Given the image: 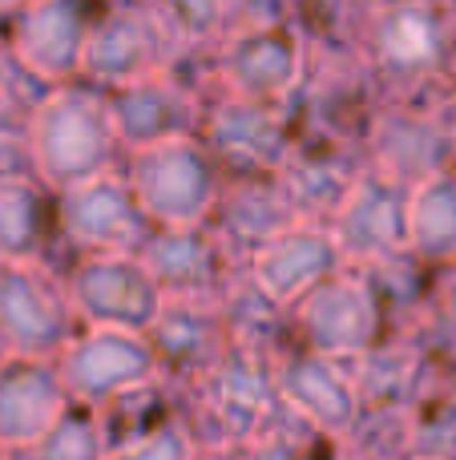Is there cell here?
<instances>
[{"label": "cell", "instance_id": "6da1fadb", "mask_svg": "<svg viewBox=\"0 0 456 460\" xmlns=\"http://www.w3.org/2000/svg\"><path fill=\"white\" fill-rule=\"evenodd\" d=\"M178 392V420L198 453H242L283 412L275 359L250 348H231L210 372Z\"/></svg>", "mask_w": 456, "mask_h": 460}, {"label": "cell", "instance_id": "7a4b0ae2", "mask_svg": "<svg viewBox=\"0 0 456 460\" xmlns=\"http://www.w3.org/2000/svg\"><path fill=\"white\" fill-rule=\"evenodd\" d=\"M121 137L113 129L101 89L81 81L53 85L29 118V170L53 194L110 174Z\"/></svg>", "mask_w": 456, "mask_h": 460}, {"label": "cell", "instance_id": "3957f363", "mask_svg": "<svg viewBox=\"0 0 456 460\" xmlns=\"http://www.w3.org/2000/svg\"><path fill=\"white\" fill-rule=\"evenodd\" d=\"M215 154L194 134L166 137V142L129 150L126 178L142 202L145 218L158 230H190L206 226L226 190Z\"/></svg>", "mask_w": 456, "mask_h": 460}, {"label": "cell", "instance_id": "277c9868", "mask_svg": "<svg viewBox=\"0 0 456 460\" xmlns=\"http://www.w3.org/2000/svg\"><path fill=\"white\" fill-rule=\"evenodd\" d=\"M307 65H311L307 29L287 16H275L226 37L210 61V77L226 97L291 110L307 81Z\"/></svg>", "mask_w": 456, "mask_h": 460}, {"label": "cell", "instance_id": "5b68a950", "mask_svg": "<svg viewBox=\"0 0 456 460\" xmlns=\"http://www.w3.org/2000/svg\"><path fill=\"white\" fill-rule=\"evenodd\" d=\"M182 49V32L174 29L158 0H105L101 13H93L81 73L93 77L97 89H118L178 69Z\"/></svg>", "mask_w": 456, "mask_h": 460}, {"label": "cell", "instance_id": "8992f818", "mask_svg": "<svg viewBox=\"0 0 456 460\" xmlns=\"http://www.w3.org/2000/svg\"><path fill=\"white\" fill-rule=\"evenodd\" d=\"M291 327H295V348L339 359H360L364 351L392 335L384 299L372 275L360 267L336 270L307 299H299L291 307Z\"/></svg>", "mask_w": 456, "mask_h": 460}, {"label": "cell", "instance_id": "52a82bcc", "mask_svg": "<svg viewBox=\"0 0 456 460\" xmlns=\"http://www.w3.org/2000/svg\"><path fill=\"white\" fill-rule=\"evenodd\" d=\"M81 319L53 262H0V351L57 359Z\"/></svg>", "mask_w": 456, "mask_h": 460}, {"label": "cell", "instance_id": "ba28073f", "mask_svg": "<svg viewBox=\"0 0 456 460\" xmlns=\"http://www.w3.org/2000/svg\"><path fill=\"white\" fill-rule=\"evenodd\" d=\"M57 372L73 404L105 408L118 396L162 380V364L145 332L81 327L57 356Z\"/></svg>", "mask_w": 456, "mask_h": 460}, {"label": "cell", "instance_id": "9c48e42d", "mask_svg": "<svg viewBox=\"0 0 456 460\" xmlns=\"http://www.w3.org/2000/svg\"><path fill=\"white\" fill-rule=\"evenodd\" d=\"M61 275L81 327L150 332L166 303L142 254H73Z\"/></svg>", "mask_w": 456, "mask_h": 460}, {"label": "cell", "instance_id": "30bf717a", "mask_svg": "<svg viewBox=\"0 0 456 460\" xmlns=\"http://www.w3.org/2000/svg\"><path fill=\"white\" fill-rule=\"evenodd\" d=\"M153 230L129 178L118 170L57 194V238L73 254H142Z\"/></svg>", "mask_w": 456, "mask_h": 460}, {"label": "cell", "instance_id": "8fae6325", "mask_svg": "<svg viewBox=\"0 0 456 460\" xmlns=\"http://www.w3.org/2000/svg\"><path fill=\"white\" fill-rule=\"evenodd\" d=\"M287 113L291 110H279V105H259L247 97L218 93L215 102H206L198 134L218 166L234 170V178L279 174L299 142L295 118H287Z\"/></svg>", "mask_w": 456, "mask_h": 460}, {"label": "cell", "instance_id": "7c38bea8", "mask_svg": "<svg viewBox=\"0 0 456 460\" xmlns=\"http://www.w3.org/2000/svg\"><path fill=\"white\" fill-rule=\"evenodd\" d=\"M368 65L396 85H425L452 69V32L441 8L433 0H396L372 13Z\"/></svg>", "mask_w": 456, "mask_h": 460}, {"label": "cell", "instance_id": "4fadbf2b", "mask_svg": "<svg viewBox=\"0 0 456 460\" xmlns=\"http://www.w3.org/2000/svg\"><path fill=\"white\" fill-rule=\"evenodd\" d=\"M275 380L283 408L328 440H347V432L364 416L355 359L291 348L283 359H275Z\"/></svg>", "mask_w": 456, "mask_h": 460}, {"label": "cell", "instance_id": "5bb4252c", "mask_svg": "<svg viewBox=\"0 0 456 460\" xmlns=\"http://www.w3.org/2000/svg\"><path fill=\"white\" fill-rule=\"evenodd\" d=\"M89 29L93 16L85 0H37L0 21V40L32 77L45 85H69L85 65Z\"/></svg>", "mask_w": 456, "mask_h": 460}, {"label": "cell", "instance_id": "9a60e30c", "mask_svg": "<svg viewBox=\"0 0 456 460\" xmlns=\"http://www.w3.org/2000/svg\"><path fill=\"white\" fill-rule=\"evenodd\" d=\"M328 226L347 267H380L400 259L408 254V186L364 166Z\"/></svg>", "mask_w": 456, "mask_h": 460}, {"label": "cell", "instance_id": "2e32d148", "mask_svg": "<svg viewBox=\"0 0 456 460\" xmlns=\"http://www.w3.org/2000/svg\"><path fill=\"white\" fill-rule=\"evenodd\" d=\"M105 105H110L113 129H118L121 146L142 150V146L166 142V137L198 134L202 113H206V97L194 81H182L178 69L153 73V77L129 81L118 89H101Z\"/></svg>", "mask_w": 456, "mask_h": 460}, {"label": "cell", "instance_id": "e0dca14e", "mask_svg": "<svg viewBox=\"0 0 456 460\" xmlns=\"http://www.w3.org/2000/svg\"><path fill=\"white\" fill-rule=\"evenodd\" d=\"M364 142L372 150V170L408 190L425 178L452 170L456 158V126H449L441 113L417 110V105L380 110Z\"/></svg>", "mask_w": 456, "mask_h": 460}, {"label": "cell", "instance_id": "ac0fdd59", "mask_svg": "<svg viewBox=\"0 0 456 460\" xmlns=\"http://www.w3.org/2000/svg\"><path fill=\"white\" fill-rule=\"evenodd\" d=\"M145 267L153 270L162 295L166 299H210L218 303L226 287L242 275L223 238L210 226H190V230H153V238L142 246Z\"/></svg>", "mask_w": 456, "mask_h": 460}, {"label": "cell", "instance_id": "d6986e66", "mask_svg": "<svg viewBox=\"0 0 456 460\" xmlns=\"http://www.w3.org/2000/svg\"><path fill=\"white\" fill-rule=\"evenodd\" d=\"M145 335H150L153 351H158L162 380L170 388L194 384L234 348L223 303L210 299H166Z\"/></svg>", "mask_w": 456, "mask_h": 460}, {"label": "cell", "instance_id": "ffe728a7", "mask_svg": "<svg viewBox=\"0 0 456 460\" xmlns=\"http://www.w3.org/2000/svg\"><path fill=\"white\" fill-rule=\"evenodd\" d=\"M69 404L57 359L0 351V448L8 456L29 453Z\"/></svg>", "mask_w": 456, "mask_h": 460}, {"label": "cell", "instance_id": "44dd1931", "mask_svg": "<svg viewBox=\"0 0 456 460\" xmlns=\"http://www.w3.org/2000/svg\"><path fill=\"white\" fill-rule=\"evenodd\" d=\"M344 251H339L336 234L328 223H295L283 230L279 238H271L267 246H259L247 262V275L271 295L283 307H295L299 299L315 291L320 283H328L336 270H344Z\"/></svg>", "mask_w": 456, "mask_h": 460}, {"label": "cell", "instance_id": "7402d4cb", "mask_svg": "<svg viewBox=\"0 0 456 460\" xmlns=\"http://www.w3.org/2000/svg\"><path fill=\"white\" fill-rule=\"evenodd\" d=\"M295 223H303V218H299L279 174H250V178H234L226 186L215 218L206 226L223 238V246L239 259V267H247L259 246H267Z\"/></svg>", "mask_w": 456, "mask_h": 460}, {"label": "cell", "instance_id": "603a6c76", "mask_svg": "<svg viewBox=\"0 0 456 460\" xmlns=\"http://www.w3.org/2000/svg\"><path fill=\"white\" fill-rule=\"evenodd\" d=\"M436 376H441V364L412 335H388L355 359L364 408H412L433 388Z\"/></svg>", "mask_w": 456, "mask_h": 460}, {"label": "cell", "instance_id": "cb8c5ba5", "mask_svg": "<svg viewBox=\"0 0 456 460\" xmlns=\"http://www.w3.org/2000/svg\"><path fill=\"white\" fill-rule=\"evenodd\" d=\"M57 194L37 174H0V262H53Z\"/></svg>", "mask_w": 456, "mask_h": 460}, {"label": "cell", "instance_id": "d4e9b609", "mask_svg": "<svg viewBox=\"0 0 456 460\" xmlns=\"http://www.w3.org/2000/svg\"><path fill=\"white\" fill-rule=\"evenodd\" d=\"M218 303H223V315H226V327H231L234 348L263 351V356H271V359H283L295 348L291 307L275 303L247 270L226 287V295Z\"/></svg>", "mask_w": 456, "mask_h": 460}, {"label": "cell", "instance_id": "484cf974", "mask_svg": "<svg viewBox=\"0 0 456 460\" xmlns=\"http://www.w3.org/2000/svg\"><path fill=\"white\" fill-rule=\"evenodd\" d=\"M408 254L428 270L456 262V174H433L408 190Z\"/></svg>", "mask_w": 456, "mask_h": 460}, {"label": "cell", "instance_id": "4316f807", "mask_svg": "<svg viewBox=\"0 0 456 460\" xmlns=\"http://www.w3.org/2000/svg\"><path fill=\"white\" fill-rule=\"evenodd\" d=\"M93 412H97V420H101L105 445H110V453H113V448L150 437L153 429L174 420L178 392L170 388L166 380H153V384H145V388H134V392H126V396H118L113 404L93 408Z\"/></svg>", "mask_w": 456, "mask_h": 460}, {"label": "cell", "instance_id": "83f0119b", "mask_svg": "<svg viewBox=\"0 0 456 460\" xmlns=\"http://www.w3.org/2000/svg\"><path fill=\"white\" fill-rule=\"evenodd\" d=\"M344 445L355 460H412L417 456L412 408H364Z\"/></svg>", "mask_w": 456, "mask_h": 460}, {"label": "cell", "instance_id": "f1b7e54d", "mask_svg": "<svg viewBox=\"0 0 456 460\" xmlns=\"http://www.w3.org/2000/svg\"><path fill=\"white\" fill-rule=\"evenodd\" d=\"M105 456H110V445H105L97 412L85 404H69L61 412V420L29 453H21L13 460H105Z\"/></svg>", "mask_w": 456, "mask_h": 460}, {"label": "cell", "instance_id": "f546056e", "mask_svg": "<svg viewBox=\"0 0 456 460\" xmlns=\"http://www.w3.org/2000/svg\"><path fill=\"white\" fill-rule=\"evenodd\" d=\"M412 432H417V456L456 460V380L444 367L433 388L412 404Z\"/></svg>", "mask_w": 456, "mask_h": 460}, {"label": "cell", "instance_id": "4dcf8cb0", "mask_svg": "<svg viewBox=\"0 0 456 460\" xmlns=\"http://www.w3.org/2000/svg\"><path fill=\"white\" fill-rule=\"evenodd\" d=\"M328 445H331L328 437H320L315 429H307L299 416H291L283 408L271 420V429L259 440H250L239 456L242 460H328Z\"/></svg>", "mask_w": 456, "mask_h": 460}, {"label": "cell", "instance_id": "1f68e13d", "mask_svg": "<svg viewBox=\"0 0 456 460\" xmlns=\"http://www.w3.org/2000/svg\"><path fill=\"white\" fill-rule=\"evenodd\" d=\"M105 460H198V445H194V437L186 432V424L174 416V420H166L162 429H153L150 437L113 448Z\"/></svg>", "mask_w": 456, "mask_h": 460}, {"label": "cell", "instance_id": "d6a6232c", "mask_svg": "<svg viewBox=\"0 0 456 460\" xmlns=\"http://www.w3.org/2000/svg\"><path fill=\"white\" fill-rule=\"evenodd\" d=\"M29 4H37V0H0V21L13 16V13H21V8H29Z\"/></svg>", "mask_w": 456, "mask_h": 460}, {"label": "cell", "instance_id": "836d02e7", "mask_svg": "<svg viewBox=\"0 0 456 460\" xmlns=\"http://www.w3.org/2000/svg\"><path fill=\"white\" fill-rule=\"evenodd\" d=\"M198 460H242L239 453H198Z\"/></svg>", "mask_w": 456, "mask_h": 460}, {"label": "cell", "instance_id": "e575fe53", "mask_svg": "<svg viewBox=\"0 0 456 460\" xmlns=\"http://www.w3.org/2000/svg\"><path fill=\"white\" fill-rule=\"evenodd\" d=\"M412 460H449V456H425V453H420V456H412Z\"/></svg>", "mask_w": 456, "mask_h": 460}, {"label": "cell", "instance_id": "d590c367", "mask_svg": "<svg viewBox=\"0 0 456 460\" xmlns=\"http://www.w3.org/2000/svg\"><path fill=\"white\" fill-rule=\"evenodd\" d=\"M0 460H13V456H8V453H4V448H0Z\"/></svg>", "mask_w": 456, "mask_h": 460}, {"label": "cell", "instance_id": "8d00e7d4", "mask_svg": "<svg viewBox=\"0 0 456 460\" xmlns=\"http://www.w3.org/2000/svg\"><path fill=\"white\" fill-rule=\"evenodd\" d=\"M452 174H456V158H452Z\"/></svg>", "mask_w": 456, "mask_h": 460}]
</instances>
